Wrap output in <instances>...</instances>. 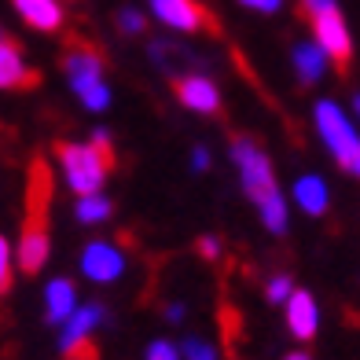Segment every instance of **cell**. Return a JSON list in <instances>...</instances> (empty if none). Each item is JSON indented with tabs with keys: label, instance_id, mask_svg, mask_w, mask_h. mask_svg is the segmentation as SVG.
Segmentation results:
<instances>
[{
	"label": "cell",
	"instance_id": "cell-1",
	"mask_svg": "<svg viewBox=\"0 0 360 360\" xmlns=\"http://www.w3.org/2000/svg\"><path fill=\"white\" fill-rule=\"evenodd\" d=\"M228 158H232V166L239 169L243 195H247V199L257 206L261 224H265L272 236H287V228H290V206H287V195L280 191V184H276L272 162L257 147V140L232 136V143H228Z\"/></svg>",
	"mask_w": 360,
	"mask_h": 360
},
{
	"label": "cell",
	"instance_id": "cell-22",
	"mask_svg": "<svg viewBox=\"0 0 360 360\" xmlns=\"http://www.w3.org/2000/svg\"><path fill=\"white\" fill-rule=\"evenodd\" d=\"M0 287H11V239H0Z\"/></svg>",
	"mask_w": 360,
	"mask_h": 360
},
{
	"label": "cell",
	"instance_id": "cell-26",
	"mask_svg": "<svg viewBox=\"0 0 360 360\" xmlns=\"http://www.w3.org/2000/svg\"><path fill=\"white\" fill-rule=\"evenodd\" d=\"M199 254L202 257H221V239L217 236H202L199 239Z\"/></svg>",
	"mask_w": 360,
	"mask_h": 360
},
{
	"label": "cell",
	"instance_id": "cell-6",
	"mask_svg": "<svg viewBox=\"0 0 360 360\" xmlns=\"http://www.w3.org/2000/svg\"><path fill=\"white\" fill-rule=\"evenodd\" d=\"M309 22H313V41L338 63V67H346L349 56H353V34H349V26H346L342 8L335 4V8H327V11H316V15H309Z\"/></svg>",
	"mask_w": 360,
	"mask_h": 360
},
{
	"label": "cell",
	"instance_id": "cell-19",
	"mask_svg": "<svg viewBox=\"0 0 360 360\" xmlns=\"http://www.w3.org/2000/svg\"><path fill=\"white\" fill-rule=\"evenodd\" d=\"M180 349H184V360H221L214 342H206L199 335H188L184 342H180Z\"/></svg>",
	"mask_w": 360,
	"mask_h": 360
},
{
	"label": "cell",
	"instance_id": "cell-21",
	"mask_svg": "<svg viewBox=\"0 0 360 360\" xmlns=\"http://www.w3.org/2000/svg\"><path fill=\"white\" fill-rule=\"evenodd\" d=\"M118 30L122 34H143V15L136 8H122L118 11Z\"/></svg>",
	"mask_w": 360,
	"mask_h": 360
},
{
	"label": "cell",
	"instance_id": "cell-28",
	"mask_svg": "<svg viewBox=\"0 0 360 360\" xmlns=\"http://www.w3.org/2000/svg\"><path fill=\"white\" fill-rule=\"evenodd\" d=\"M92 143L100 147V151L110 155V129H103V125H100V129H92Z\"/></svg>",
	"mask_w": 360,
	"mask_h": 360
},
{
	"label": "cell",
	"instance_id": "cell-5",
	"mask_svg": "<svg viewBox=\"0 0 360 360\" xmlns=\"http://www.w3.org/2000/svg\"><path fill=\"white\" fill-rule=\"evenodd\" d=\"M125 265H129V257H125V250L114 239L85 243V250H81V257H77L81 276L92 280V283H118L125 276Z\"/></svg>",
	"mask_w": 360,
	"mask_h": 360
},
{
	"label": "cell",
	"instance_id": "cell-20",
	"mask_svg": "<svg viewBox=\"0 0 360 360\" xmlns=\"http://www.w3.org/2000/svg\"><path fill=\"white\" fill-rule=\"evenodd\" d=\"M143 360H184V349H180V346H173L169 338H155L151 346H147Z\"/></svg>",
	"mask_w": 360,
	"mask_h": 360
},
{
	"label": "cell",
	"instance_id": "cell-15",
	"mask_svg": "<svg viewBox=\"0 0 360 360\" xmlns=\"http://www.w3.org/2000/svg\"><path fill=\"white\" fill-rule=\"evenodd\" d=\"M11 8L19 11L26 26L41 30V34H56L63 26V4L59 0H11Z\"/></svg>",
	"mask_w": 360,
	"mask_h": 360
},
{
	"label": "cell",
	"instance_id": "cell-4",
	"mask_svg": "<svg viewBox=\"0 0 360 360\" xmlns=\"http://www.w3.org/2000/svg\"><path fill=\"white\" fill-rule=\"evenodd\" d=\"M63 70H67V85L74 89V96L81 100V107L92 114H103L110 107V85L103 77V59L89 52V48H74V52L63 59Z\"/></svg>",
	"mask_w": 360,
	"mask_h": 360
},
{
	"label": "cell",
	"instance_id": "cell-11",
	"mask_svg": "<svg viewBox=\"0 0 360 360\" xmlns=\"http://www.w3.org/2000/svg\"><path fill=\"white\" fill-rule=\"evenodd\" d=\"M283 316H287V331L298 342L316 338V331H320V305H316V298L309 290L294 294V298L283 305Z\"/></svg>",
	"mask_w": 360,
	"mask_h": 360
},
{
	"label": "cell",
	"instance_id": "cell-14",
	"mask_svg": "<svg viewBox=\"0 0 360 360\" xmlns=\"http://www.w3.org/2000/svg\"><path fill=\"white\" fill-rule=\"evenodd\" d=\"M290 63H294V74H298L302 85H316L327 74V67H331V56H327L316 41H298L290 52Z\"/></svg>",
	"mask_w": 360,
	"mask_h": 360
},
{
	"label": "cell",
	"instance_id": "cell-25",
	"mask_svg": "<svg viewBox=\"0 0 360 360\" xmlns=\"http://www.w3.org/2000/svg\"><path fill=\"white\" fill-rule=\"evenodd\" d=\"M239 4L250 8V11H261V15H272V11L283 8V0H239Z\"/></svg>",
	"mask_w": 360,
	"mask_h": 360
},
{
	"label": "cell",
	"instance_id": "cell-12",
	"mask_svg": "<svg viewBox=\"0 0 360 360\" xmlns=\"http://www.w3.org/2000/svg\"><path fill=\"white\" fill-rule=\"evenodd\" d=\"M15 257H19L22 272H41L44 261H48V228L41 217H30L22 236H19V247H15Z\"/></svg>",
	"mask_w": 360,
	"mask_h": 360
},
{
	"label": "cell",
	"instance_id": "cell-18",
	"mask_svg": "<svg viewBox=\"0 0 360 360\" xmlns=\"http://www.w3.org/2000/svg\"><path fill=\"white\" fill-rule=\"evenodd\" d=\"M294 294H298V287H294V280H290L287 272H276L272 280L265 283V298H269L272 305H287Z\"/></svg>",
	"mask_w": 360,
	"mask_h": 360
},
{
	"label": "cell",
	"instance_id": "cell-9",
	"mask_svg": "<svg viewBox=\"0 0 360 360\" xmlns=\"http://www.w3.org/2000/svg\"><path fill=\"white\" fill-rule=\"evenodd\" d=\"M176 100L191 114H217L221 110V89L206 74H184V77H176Z\"/></svg>",
	"mask_w": 360,
	"mask_h": 360
},
{
	"label": "cell",
	"instance_id": "cell-29",
	"mask_svg": "<svg viewBox=\"0 0 360 360\" xmlns=\"http://www.w3.org/2000/svg\"><path fill=\"white\" fill-rule=\"evenodd\" d=\"M283 360H313V356H309V353H305V349H298V353H287V356H283Z\"/></svg>",
	"mask_w": 360,
	"mask_h": 360
},
{
	"label": "cell",
	"instance_id": "cell-8",
	"mask_svg": "<svg viewBox=\"0 0 360 360\" xmlns=\"http://www.w3.org/2000/svg\"><path fill=\"white\" fill-rule=\"evenodd\" d=\"M151 15L176 34H199L206 26V11L195 0H151Z\"/></svg>",
	"mask_w": 360,
	"mask_h": 360
},
{
	"label": "cell",
	"instance_id": "cell-7",
	"mask_svg": "<svg viewBox=\"0 0 360 360\" xmlns=\"http://www.w3.org/2000/svg\"><path fill=\"white\" fill-rule=\"evenodd\" d=\"M103 323H107V309L100 302H81L77 313L59 327V353H67V356L81 353Z\"/></svg>",
	"mask_w": 360,
	"mask_h": 360
},
{
	"label": "cell",
	"instance_id": "cell-24",
	"mask_svg": "<svg viewBox=\"0 0 360 360\" xmlns=\"http://www.w3.org/2000/svg\"><path fill=\"white\" fill-rule=\"evenodd\" d=\"M210 162H214L210 147H206V143H195V147H191V169H195V173H206Z\"/></svg>",
	"mask_w": 360,
	"mask_h": 360
},
{
	"label": "cell",
	"instance_id": "cell-3",
	"mask_svg": "<svg viewBox=\"0 0 360 360\" xmlns=\"http://www.w3.org/2000/svg\"><path fill=\"white\" fill-rule=\"evenodd\" d=\"M59 169L67 188L77 195H100L107 184V169H110V155L100 151L92 140L89 143H59Z\"/></svg>",
	"mask_w": 360,
	"mask_h": 360
},
{
	"label": "cell",
	"instance_id": "cell-13",
	"mask_svg": "<svg viewBox=\"0 0 360 360\" xmlns=\"http://www.w3.org/2000/svg\"><path fill=\"white\" fill-rule=\"evenodd\" d=\"M290 199L298 202V210H305L309 217H323L331 210V188L320 173H302L290 188Z\"/></svg>",
	"mask_w": 360,
	"mask_h": 360
},
{
	"label": "cell",
	"instance_id": "cell-17",
	"mask_svg": "<svg viewBox=\"0 0 360 360\" xmlns=\"http://www.w3.org/2000/svg\"><path fill=\"white\" fill-rule=\"evenodd\" d=\"M110 214H114V202H110L107 191H100V195H81V199L74 202V217H77L81 224H103V221H110Z\"/></svg>",
	"mask_w": 360,
	"mask_h": 360
},
{
	"label": "cell",
	"instance_id": "cell-2",
	"mask_svg": "<svg viewBox=\"0 0 360 360\" xmlns=\"http://www.w3.org/2000/svg\"><path fill=\"white\" fill-rule=\"evenodd\" d=\"M313 125H316V136L323 140V147L331 151V158L338 166L349 176H360V129L353 125L349 114L335 100H316Z\"/></svg>",
	"mask_w": 360,
	"mask_h": 360
},
{
	"label": "cell",
	"instance_id": "cell-23",
	"mask_svg": "<svg viewBox=\"0 0 360 360\" xmlns=\"http://www.w3.org/2000/svg\"><path fill=\"white\" fill-rule=\"evenodd\" d=\"M162 320H166L169 327H180L188 320V305L184 302H166V309H162Z\"/></svg>",
	"mask_w": 360,
	"mask_h": 360
},
{
	"label": "cell",
	"instance_id": "cell-27",
	"mask_svg": "<svg viewBox=\"0 0 360 360\" xmlns=\"http://www.w3.org/2000/svg\"><path fill=\"white\" fill-rule=\"evenodd\" d=\"M335 4H338V0H302V15H316V11H327Z\"/></svg>",
	"mask_w": 360,
	"mask_h": 360
},
{
	"label": "cell",
	"instance_id": "cell-10",
	"mask_svg": "<svg viewBox=\"0 0 360 360\" xmlns=\"http://www.w3.org/2000/svg\"><path fill=\"white\" fill-rule=\"evenodd\" d=\"M77 309H81V302H77L74 280H67V276H52V280L44 283V323L48 327H63Z\"/></svg>",
	"mask_w": 360,
	"mask_h": 360
},
{
	"label": "cell",
	"instance_id": "cell-16",
	"mask_svg": "<svg viewBox=\"0 0 360 360\" xmlns=\"http://www.w3.org/2000/svg\"><path fill=\"white\" fill-rule=\"evenodd\" d=\"M34 85V70L26 67V59L15 41H0V89H26Z\"/></svg>",
	"mask_w": 360,
	"mask_h": 360
},
{
	"label": "cell",
	"instance_id": "cell-30",
	"mask_svg": "<svg viewBox=\"0 0 360 360\" xmlns=\"http://www.w3.org/2000/svg\"><path fill=\"white\" fill-rule=\"evenodd\" d=\"M353 114H356V118H360V92L353 96Z\"/></svg>",
	"mask_w": 360,
	"mask_h": 360
}]
</instances>
